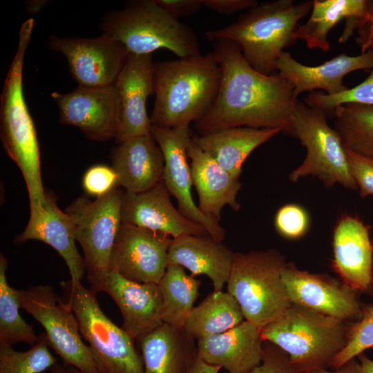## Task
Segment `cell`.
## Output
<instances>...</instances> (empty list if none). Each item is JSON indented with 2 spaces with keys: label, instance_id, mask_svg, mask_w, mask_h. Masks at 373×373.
<instances>
[{
  "label": "cell",
  "instance_id": "obj_1",
  "mask_svg": "<svg viewBox=\"0 0 373 373\" xmlns=\"http://www.w3.org/2000/svg\"><path fill=\"white\" fill-rule=\"evenodd\" d=\"M212 52L221 68V81L211 107L194 123L199 135L239 126L288 133L298 102L291 84L278 73L264 75L255 70L231 41H214Z\"/></svg>",
  "mask_w": 373,
  "mask_h": 373
},
{
  "label": "cell",
  "instance_id": "obj_2",
  "mask_svg": "<svg viewBox=\"0 0 373 373\" xmlns=\"http://www.w3.org/2000/svg\"><path fill=\"white\" fill-rule=\"evenodd\" d=\"M152 126L173 128L200 119L217 96L221 68L212 52L154 62Z\"/></svg>",
  "mask_w": 373,
  "mask_h": 373
},
{
  "label": "cell",
  "instance_id": "obj_3",
  "mask_svg": "<svg viewBox=\"0 0 373 373\" xmlns=\"http://www.w3.org/2000/svg\"><path fill=\"white\" fill-rule=\"evenodd\" d=\"M35 21L30 18L19 29L18 46L3 83L0 97V137L9 157L25 181L30 213L38 212L45 200L36 129L23 90V67Z\"/></svg>",
  "mask_w": 373,
  "mask_h": 373
},
{
  "label": "cell",
  "instance_id": "obj_4",
  "mask_svg": "<svg viewBox=\"0 0 373 373\" xmlns=\"http://www.w3.org/2000/svg\"><path fill=\"white\" fill-rule=\"evenodd\" d=\"M313 1L274 0L258 3L223 28L207 30L211 41L225 39L237 44L246 61L257 71L271 75L284 50L296 40L298 22L312 10Z\"/></svg>",
  "mask_w": 373,
  "mask_h": 373
},
{
  "label": "cell",
  "instance_id": "obj_5",
  "mask_svg": "<svg viewBox=\"0 0 373 373\" xmlns=\"http://www.w3.org/2000/svg\"><path fill=\"white\" fill-rule=\"evenodd\" d=\"M347 322L291 304L261 329L263 341L283 350L298 373L325 369L345 346Z\"/></svg>",
  "mask_w": 373,
  "mask_h": 373
},
{
  "label": "cell",
  "instance_id": "obj_6",
  "mask_svg": "<svg viewBox=\"0 0 373 373\" xmlns=\"http://www.w3.org/2000/svg\"><path fill=\"white\" fill-rule=\"evenodd\" d=\"M99 27L129 53L151 55L164 48L178 58L201 54L192 28L169 15L155 0L130 1L124 8L106 13Z\"/></svg>",
  "mask_w": 373,
  "mask_h": 373
},
{
  "label": "cell",
  "instance_id": "obj_7",
  "mask_svg": "<svg viewBox=\"0 0 373 373\" xmlns=\"http://www.w3.org/2000/svg\"><path fill=\"white\" fill-rule=\"evenodd\" d=\"M286 263L274 249L234 254L227 292L239 304L245 319L260 329L291 305L282 278Z\"/></svg>",
  "mask_w": 373,
  "mask_h": 373
},
{
  "label": "cell",
  "instance_id": "obj_8",
  "mask_svg": "<svg viewBox=\"0 0 373 373\" xmlns=\"http://www.w3.org/2000/svg\"><path fill=\"white\" fill-rule=\"evenodd\" d=\"M66 303L78 323L82 337L88 343L97 363L104 373H144L135 340L115 324L102 310L97 292L82 283L62 282Z\"/></svg>",
  "mask_w": 373,
  "mask_h": 373
},
{
  "label": "cell",
  "instance_id": "obj_9",
  "mask_svg": "<svg viewBox=\"0 0 373 373\" xmlns=\"http://www.w3.org/2000/svg\"><path fill=\"white\" fill-rule=\"evenodd\" d=\"M287 134L297 138L306 149L303 162L289 174L291 182L312 176L326 187L340 184L357 189L345 148L337 131L329 125L324 111L298 100Z\"/></svg>",
  "mask_w": 373,
  "mask_h": 373
},
{
  "label": "cell",
  "instance_id": "obj_10",
  "mask_svg": "<svg viewBox=\"0 0 373 373\" xmlns=\"http://www.w3.org/2000/svg\"><path fill=\"white\" fill-rule=\"evenodd\" d=\"M119 187L93 200L80 196L65 210L83 251L89 288L95 292L109 271L112 249L122 223L124 190Z\"/></svg>",
  "mask_w": 373,
  "mask_h": 373
},
{
  "label": "cell",
  "instance_id": "obj_11",
  "mask_svg": "<svg viewBox=\"0 0 373 373\" xmlns=\"http://www.w3.org/2000/svg\"><path fill=\"white\" fill-rule=\"evenodd\" d=\"M21 309L26 310L44 328L50 348L62 364L84 373H103L88 345L82 339L77 318L68 303L62 301L48 285L19 289Z\"/></svg>",
  "mask_w": 373,
  "mask_h": 373
},
{
  "label": "cell",
  "instance_id": "obj_12",
  "mask_svg": "<svg viewBox=\"0 0 373 373\" xmlns=\"http://www.w3.org/2000/svg\"><path fill=\"white\" fill-rule=\"evenodd\" d=\"M59 122L74 126L89 140L106 142L116 138L121 120V104L115 84L78 86L66 93L53 92Z\"/></svg>",
  "mask_w": 373,
  "mask_h": 373
},
{
  "label": "cell",
  "instance_id": "obj_13",
  "mask_svg": "<svg viewBox=\"0 0 373 373\" xmlns=\"http://www.w3.org/2000/svg\"><path fill=\"white\" fill-rule=\"evenodd\" d=\"M48 47L65 56L71 76L82 86L114 84L129 53L121 42L104 33L93 38L52 35Z\"/></svg>",
  "mask_w": 373,
  "mask_h": 373
},
{
  "label": "cell",
  "instance_id": "obj_14",
  "mask_svg": "<svg viewBox=\"0 0 373 373\" xmlns=\"http://www.w3.org/2000/svg\"><path fill=\"white\" fill-rule=\"evenodd\" d=\"M173 238L122 222L112 249L109 271L132 281L159 284L169 265Z\"/></svg>",
  "mask_w": 373,
  "mask_h": 373
},
{
  "label": "cell",
  "instance_id": "obj_15",
  "mask_svg": "<svg viewBox=\"0 0 373 373\" xmlns=\"http://www.w3.org/2000/svg\"><path fill=\"white\" fill-rule=\"evenodd\" d=\"M151 133L164 158L162 181L169 193L177 200L178 210L189 220L202 224L214 240L222 242L224 229L199 209L191 195L193 180L187 148L193 135L189 126L173 128L152 126Z\"/></svg>",
  "mask_w": 373,
  "mask_h": 373
},
{
  "label": "cell",
  "instance_id": "obj_16",
  "mask_svg": "<svg viewBox=\"0 0 373 373\" xmlns=\"http://www.w3.org/2000/svg\"><path fill=\"white\" fill-rule=\"evenodd\" d=\"M282 278L291 304L348 322L363 315L358 291L325 274H313L287 262Z\"/></svg>",
  "mask_w": 373,
  "mask_h": 373
},
{
  "label": "cell",
  "instance_id": "obj_17",
  "mask_svg": "<svg viewBox=\"0 0 373 373\" xmlns=\"http://www.w3.org/2000/svg\"><path fill=\"white\" fill-rule=\"evenodd\" d=\"M121 218L122 222L162 233L172 238L183 235H209L202 224L189 220L174 207L163 181L140 193L124 190Z\"/></svg>",
  "mask_w": 373,
  "mask_h": 373
},
{
  "label": "cell",
  "instance_id": "obj_18",
  "mask_svg": "<svg viewBox=\"0 0 373 373\" xmlns=\"http://www.w3.org/2000/svg\"><path fill=\"white\" fill-rule=\"evenodd\" d=\"M107 293L117 305L122 327L138 341L163 323L162 296L158 284L141 283L109 271L96 292Z\"/></svg>",
  "mask_w": 373,
  "mask_h": 373
},
{
  "label": "cell",
  "instance_id": "obj_19",
  "mask_svg": "<svg viewBox=\"0 0 373 373\" xmlns=\"http://www.w3.org/2000/svg\"><path fill=\"white\" fill-rule=\"evenodd\" d=\"M152 55L128 53L115 86L121 104V120L115 142L151 133L146 101L154 93Z\"/></svg>",
  "mask_w": 373,
  "mask_h": 373
},
{
  "label": "cell",
  "instance_id": "obj_20",
  "mask_svg": "<svg viewBox=\"0 0 373 373\" xmlns=\"http://www.w3.org/2000/svg\"><path fill=\"white\" fill-rule=\"evenodd\" d=\"M332 267L341 281L359 291H368L373 283V244L369 229L356 217L344 214L332 234Z\"/></svg>",
  "mask_w": 373,
  "mask_h": 373
},
{
  "label": "cell",
  "instance_id": "obj_21",
  "mask_svg": "<svg viewBox=\"0 0 373 373\" xmlns=\"http://www.w3.org/2000/svg\"><path fill=\"white\" fill-rule=\"evenodd\" d=\"M31 240L41 241L55 249L64 260L73 285L82 283L86 274L84 258L76 245L74 229L69 216L58 207L55 198L46 192L41 210L30 213L26 227L14 240L21 245Z\"/></svg>",
  "mask_w": 373,
  "mask_h": 373
},
{
  "label": "cell",
  "instance_id": "obj_22",
  "mask_svg": "<svg viewBox=\"0 0 373 373\" xmlns=\"http://www.w3.org/2000/svg\"><path fill=\"white\" fill-rule=\"evenodd\" d=\"M373 68V51L367 50L357 56L341 53L316 66H308L296 61L288 52L283 51L277 62L278 73L294 87V95L306 91L321 89L327 95H335L348 88L343 78L348 73Z\"/></svg>",
  "mask_w": 373,
  "mask_h": 373
},
{
  "label": "cell",
  "instance_id": "obj_23",
  "mask_svg": "<svg viewBox=\"0 0 373 373\" xmlns=\"http://www.w3.org/2000/svg\"><path fill=\"white\" fill-rule=\"evenodd\" d=\"M263 343L261 329L245 320L224 332L198 340L197 354L228 373H247L261 363Z\"/></svg>",
  "mask_w": 373,
  "mask_h": 373
},
{
  "label": "cell",
  "instance_id": "obj_24",
  "mask_svg": "<svg viewBox=\"0 0 373 373\" xmlns=\"http://www.w3.org/2000/svg\"><path fill=\"white\" fill-rule=\"evenodd\" d=\"M117 144L111 153V167L125 191L143 192L162 181L164 158L151 133Z\"/></svg>",
  "mask_w": 373,
  "mask_h": 373
},
{
  "label": "cell",
  "instance_id": "obj_25",
  "mask_svg": "<svg viewBox=\"0 0 373 373\" xmlns=\"http://www.w3.org/2000/svg\"><path fill=\"white\" fill-rule=\"evenodd\" d=\"M187 155L191 160L193 185L198 194L199 209L217 222L221 219V211L224 206L239 210L240 204L237 200L241 188L239 178L221 166L193 139L188 146Z\"/></svg>",
  "mask_w": 373,
  "mask_h": 373
},
{
  "label": "cell",
  "instance_id": "obj_26",
  "mask_svg": "<svg viewBox=\"0 0 373 373\" xmlns=\"http://www.w3.org/2000/svg\"><path fill=\"white\" fill-rule=\"evenodd\" d=\"M234 252L209 235H183L173 238L169 249V264L188 269L192 276L204 275L215 292L222 291L229 277Z\"/></svg>",
  "mask_w": 373,
  "mask_h": 373
},
{
  "label": "cell",
  "instance_id": "obj_27",
  "mask_svg": "<svg viewBox=\"0 0 373 373\" xmlns=\"http://www.w3.org/2000/svg\"><path fill=\"white\" fill-rule=\"evenodd\" d=\"M144 373H189L197 345L185 332L163 323L138 341Z\"/></svg>",
  "mask_w": 373,
  "mask_h": 373
},
{
  "label": "cell",
  "instance_id": "obj_28",
  "mask_svg": "<svg viewBox=\"0 0 373 373\" xmlns=\"http://www.w3.org/2000/svg\"><path fill=\"white\" fill-rule=\"evenodd\" d=\"M366 12V0H314L311 15L303 25H298L293 37L303 39L310 49L327 52L329 31L341 20L345 19L344 30L338 42L345 43L356 30L358 23Z\"/></svg>",
  "mask_w": 373,
  "mask_h": 373
},
{
  "label": "cell",
  "instance_id": "obj_29",
  "mask_svg": "<svg viewBox=\"0 0 373 373\" xmlns=\"http://www.w3.org/2000/svg\"><path fill=\"white\" fill-rule=\"evenodd\" d=\"M280 132L276 128L239 126L193 135L192 139L221 166L239 178L249 155Z\"/></svg>",
  "mask_w": 373,
  "mask_h": 373
},
{
  "label": "cell",
  "instance_id": "obj_30",
  "mask_svg": "<svg viewBox=\"0 0 373 373\" xmlns=\"http://www.w3.org/2000/svg\"><path fill=\"white\" fill-rule=\"evenodd\" d=\"M240 307L229 292L213 291L194 307L184 326L186 334L198 341L224 332L245 321Z\"/></svg>",
  "mask_w": 373,
  "mask_h": 373
},
{
  "label": "cell",
  "instance_id": "obj_31",
  "mask_svg": "<svg viewBox=\"0 0 373 373\" xmlns=\"http://www.w3.org/2000/svg\"><path fill=\"white\" fill-rule=\"evenodd\" d=\"M162 296L163 323L184 327L198 298L200 282L184 268L169 263L159 283Z\"/></svg>",
  "mask_w": 373,
  "mask_h": 373
},
{
  "label": "cell",
  "instance_id": "obj_32",
  "mask_svg": "<svg viewBox=\"0 0 373 373\" xmlns=\"http://www.w3.org/2000/svg\"><path fill=\"white\" fill-rule=\"evenodd\" d=\"M332 117L345 149L373 160V108L345 104L336 108Z\"/></svg>",
  "mask_w": 373,
  "mask_h": 373
},
{
  "label": "cell",
  "instance_id": "obj_33",
  "mask_svg": "<svg viewBox=\"0 0 373 373\" xmlns=\"http://www.w3.org/2000/svg\"><path fill=\"white\" fill-rule=\"evenodd\" d=\"M7 258L0 255V345L12 346L19 343L33 345L37 340L32 325L19 313V289L9 285L6 272Z\"/></svg>",
  "mask_w": 373,
  "mask_h": 373
},
{
  "label": "cell",
  "instance_id": "obj_34",
  "mask_svg": "<svg viewBox=\"0 0 373 373\" xmlns=\"http://www.w3.org/2000/svg\"><path fill=\"white\" fill-rule=\"evenodd\" d=\"M49 347L45 332L38 335L35 343L25 352L0 345V373H43L57 363Z\"/></svg>",
  "mask_w": 373,
  "mask_h": 373
},
{
  "label": "cell",
  "instance_id": "obj_35",
  "mask_svg": "<svg viewBox=\"0 0 373 373\" xmlns=\"http://www.w3.org/2000/svg\"><path fill=\"white\" fill-rule=\"evenodd\" d=\"M304 102L332 116L336 108L345 104H354L373 108V68L368 77L356 86L335 95L311 92Z\"/></svg>",
  "mask_w": 373,
  "mask_h": 373
},
{
  "label": "cell",
  "instance_id": "obj_36",
  "mask_svg": "<svg viewBox=\"0 0 373 373\" xmlns=\"http://www.w3.org/2000/svg\"><path fill=\"white\" fill-rule=\"evenodd\" d=\"M373 347V306L363 307L360 320L350 325L347 343L334 358L329 367L336 369Z\"/></svg>",
  "mask_w": 373,
  "mask_h": 373
},
{
  "label": "cell",
  "instance_id": "obj_37",
  "mask_svg": "<svg viewBox=\"0 0 373 373\" xmlns=\"http://www.w3.org/2000/svg\"><path fill=\"white\" fill-rule=\"evenodd\" d=\"M274 227L282 237L289 240L299 239L303 237L309 229V214L298 204H286L276 211Z\"/></svg>",
  "mask_w": 373,
  "mask_h": 373
},
{
  "label": "cell",
  "instance_id": "obj_38",
  "mask_svg": "<svg viewBox=\"0 0 373 373\" xmlns=\"http://www.w3.org/2000/svg\"><path fill=\"white\" fill-rule=\"evenodd\" d=\"M83 188L90 195L103 196L119 186L115 171L110 166L98 164L89 168L84 175Z\"/></svg>",
  "mask_w": 373,
  "mask_h": 373
},
{
  "label": "cell",
  "instance_id": "obj_39",
  "mask_svg": "<svg viewBox=\"0 0 373 373\" xmlns=\"http://www.w3.org/2000/svg\"><path fill=\"white\" fill-rule=\"evenodd\" d=\"M345 150L350 172L360 196L373 195V160Z\"/></svg>",
  "mask_w": 373,
  "mask_h": 373
},
{
  "label": "cell",
  "instance_id": "obj_40",
  "mask_svg": "<svg viewBox=\"0 0 373 373\" xmlns=\"http://www.w3.org/2000/svg\"><path fill=\"white\" fill-rule=\"evenodd\" d=\"M247 373H298L287 354L273 343L264 341L261 363Z\"/></svg>",
  "mask_w": 373,
  "mask_h": 373
},
{
  "label": "cell",
  "instance_id": "obj_41",
  "mask_svg": "<svg viewBox=\"0 0 373 373\" xmlns=\"http://www.w3.org/2000/svg\"><path fill=\"white\" fill-rule=\"evenodd\" d=\"M356 41L361 52L373 51V0H366V12L356 28Z\"/></svg>",
  "mask_w": 373,
  "mask_h": 373
},
{
  "label": "cell",
  "instance_id": "obj_42",
  "mask_svg": "<svg viewBox=\"0 0 373 373\" xmlns=\"http://www.w3.org/2000/svg\"><path fill=\"white\" fill-rule=\"evenodd\" d=\"M169 15L179 19L190 17L204 6V0H155Z\"/></svg>",
  "mask_w": 373,
  "mask_h": 373
},
{
  "label": "cell",
  "instance_id": "obj_43",
  "mask_svg": "<svg viewBox=\"0 0 373 373\" xmlns=\"http://www.w3.org/2000/svg\"><path fill=\"white\" fill-rule=\"evenodd\" d=\"M204 6L222 15H231L257 6L256 0H204Z\"/></svg>",
  "mask_w": 373,
  "mask_h": 373
},
{
  "label": "cell",
  "instance_id": "obj_44",
  "mask_svg": "<svg viewBox=\"0 0 373 373\" xmlns=\"http://www.w3.org/2000/svg\"><path fill=\"white\" fill-rule=\"evenodd\" d=\"M220 370L218 366L205 363L197 354L191 363L189 373H219Z\"/></svg>",
  "mask_w": 373,
  "mask_h": 373
},
{
  "label": "cell",
  "instance_id": "obj_45",
  "mask_svg": "<svg viewBox=\"0 0 373 373\" xmlns=\"http://www.w3.org/2000/svg\"><path fill=\"white\" fill-rule=\"evenodd\" d=\"M307 373H361L359 363L355 358L350 360L341 367L329 371L326 368L321 369Z\"/></svg>",
  "mask_w": 373,
  "mask_h": 373
},
{
  "label": "cell",
  "instance_id": "obj_46",
  "mask_svg": "<svg viewBox=\"0 0 373 373\" xmlns=\"http://www.w3.org/2000/svg\"><path fill=\"white\" fill-rule=\"evenodd\" d=\"M46 0L26 1L24 3L26 11L31 14L39 13L48 3Z\"/></svg>",
  "mask_w": 373,
  "mask_h": 373
},
{
  "label": "cell",
  "instance_id": "obj_47",
  "mask_svg": "<svg viewBox=\"0 0 373 373\" xmlns=\"http://www.w3.org/2000/svg\"><path fill=\"white\" fill-rule=\"evenodd\" d=\"M357 358H358L361 373H373V360L364 353L360 354Z\"/></svg>",
  "mask_w": 373,
  "mask_h": 373
},
{
  "label": "cell",
  "instance_id": "obj_48",
  "mask_svg": "<svg viewBox=\"0 0 373 373\" xmlns=\"http://www.w3.org/2000/svg\"><path fill=\"white\" fill-rule=\"evenodd\" d=\"M49 373H70L68 366L64 364L56 363L51 367ZM44 373V372H43Z\"/></svg>",
  "mask_w": 373,
  "mask_h": 373
},
{
  "label": "cell",
  "instance_id": "obj_49",
  "mask_svg": "<svg viewBox=\"0 0 373 373\" xmlns=\"http://www.w3.org/2000/svg\"><path fill=\"white\" fill-rule=\"evenodd\" d=\"M70 373H84L72 366H68ZM104 373V372H103Z\"/></svg>",
  "mask_w": 373,
  "mask_h": 373
}]
</instances>
